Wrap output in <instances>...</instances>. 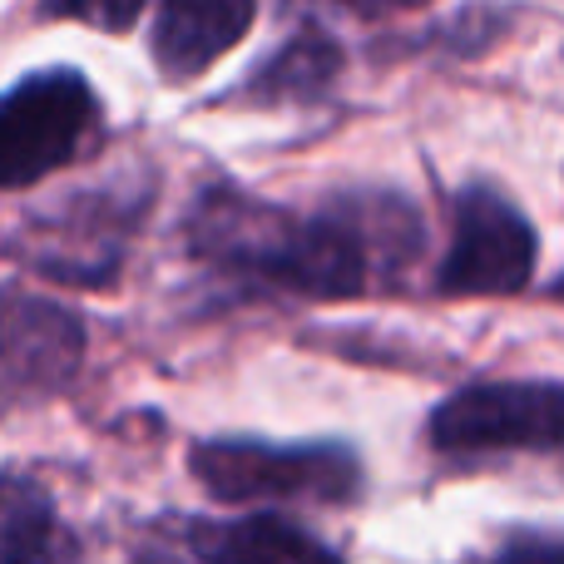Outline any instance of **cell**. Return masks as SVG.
<instances>
[{
  "instance_id": "1",
  "label": "cell",
  "mask_w": 564,
  "mask_h": 564,
  "mask_svg": "<svg viewBox=\"0 0 564 564\" xmlns=\"http://www.w3.org/2000/svg\"><path fill=\"white\" fill-rule=\"evenodd\" d=\"M184 248L224 302H351L401 292L426 253V218L401 188L357 184L322 204H273L208 178L184 214Z\"/></svg>"
},
{
  "instance_id": "2",
  "label": "cell",
  "mask_w": 564,
  "mask_h": 564,
  "mask_svg": "<svg viewBox=\"0 0 564 564\" xmlns=\"http://www.w3.org/2000/svg\"><path fill=\"white\" fill-rule=\"evenodd\" d=\"M154 169H124V174L99 178V184H79L69 194H55L50 204L30 208L0 253L15 258L40 282L105 292L124 278L129 253L154 214Z\"/></svg>"
},
{
  "instance_id": "3",
  "label": "cell",
  "mask_w": 564,
  "mask_h": 564,
  "mask_svg": "<svg viewBox=\"0 0 564 564\" xmlns=\"http://www.w3.org/2000/svg\"><path fill=\"white\" fill-rule=\"evenodd\" d=\"M188 476L218 506H357L367 490L351 441L204 436L188 446Z\"/></svg>"
},
{
  "instance_id": "4",
  "label": "cell",
  "mask_w": 564,
  "mask_h": 564,
  "mask_svg": "<svg viewBox=\"0 0 564 564\" xmlns=\"http://www.w3.org/2000/svg\"><path fill=\"white\" fill-rule=\"evenodd\" d=\"M105 139V105L85 69L45 65L0 89V194L45 184Z\"/></svg>"
},
{
  "instance_id": "5",
  "label": "cell",
  "mask_w": 564,
  "mask_h": 564,
  "mask_svg": "<svg viewBox=\"0 0 564 564\" xmlns=\"http://www.w3.org/2000/svg\"><path fill=\"white\" fill-rule=\"evenodd\" d=\"M436 456H560L564 451V381L555 377H486L466 381L426 421Z\"/></svg>"
},
{
  "instance_id": "6",
  "label": "cell",
  "mask_w": 564,
  "mask_h": 564,
  "mask_svg": "<svg viewBox=\"0 0 564 564\" xmlns=\"http://www.w3.org/2000/svg\"><path fill=\"white\" fill-rule=\"evenodd\" d=\"M540 234L525 208L490 178H470L451 194V234L431 288L436 297H516L535 282Z\"/></svg>"
},
{
  "instance_id": "7",
  "label": "cell",
  "mask_w": 564,
  "mask_h": 564,
  "mask_svg": "<svg viewBox=\"0 0 564 564\" xmlns=\"http://www.w3.org/2000/svg\"><path fill=\"white\" fill-rule=\"evenodd\" d=\"M85 312L25 288L20 278L0 282V406H40L65 397L85 371Z\"/></svg>"
},
{
  "instance_id": "8",
  "label": "cell",
  "mask_w": 564,
  "mask_h": 564,
  "mask_svg": "<svg viewBox=\"0 0 564 564\" xmlns=\"http://www.w3.org/2000/svg\"><path fill=\"white\" fill-rule=\"evenodd\" d=\"M258 0H159L149 25V59L164 85H194L228 50L248 40Z\"/></svg>"
},
{
  "instance_id": "9",
  "label": "cell",
  "mask_w": 564,
  "mask_h": 564,
  "mask_svg": "<svg viewBox=\"0 0 564 564\" xmlns=\"http://www.w3.org/2000/svg\"><path fill=\"white\" fill-rule=\"evenodd\" d=\"M154 555H194V560H312L337 555L322 535L273 510L238 520H198V516H159L149 525Z\"/></svg>"
},
{
  "instance_id": "10",
  "label": "cell",
  "mask_w": 564,
  "mask_h": 564,
  "mask_svg": "<svg viewBox=\"0 0 564 564\" xmlns=\"http://www.w3.org/2000/svg\"><path fill=\"white\" fill-rule=\"evenodd\" d=\"M347 69V50L327 25L307 20L297 25L278 50H268L224 99L214 105L224 109H312L322 99H332V89L341 85Z\"/></svg>"
},
{
  "instance_id": "11",
  "label": "cell",
  "mask_w": 564,
  "mask_h": 564,
  "mask_svg": "<svg viewBox=\"0 0 564 564\" xmlns=\"http://www.w3.org/2000/svg\"><path fill=\"white\" fill-rule=\"evenodd\" d=\"M0 560H79L50 486L20 466L0 470Z\"/></svg>"
},
{
  "instance_id": "12",
  "label": "cell",
  "mask_w": 564,
  "mask_h": 564,
  "mask_svg": "<svg viewBox=\"0 0 564 564\" xmlns=\"http://www.w3.org/2000/svg\"><path fill=\"white\" fill-rule=\"evenodd\" d=\"M516 30V10L510 6H490V0H470V6L451 10L446 20L426 30V35L406 40V45H436L446 55H486L500 40Z\"/></svg>"
},
{
  "instance_id": "13",
  "label": "cell",
  "mask_w": 564,
  "mask_h": 564,
  "mask_svg": "<svg viewBox=\"0 0 564 564\" xmlns=\"http://www.w3.org/2000/svg\"><path fill=\"white\" fill-rule=\"evenodd\" d=\"M149 0H40V20H75V25L129 35L139 25Z\"/></svg>"
},
{
  "instance_id": "14",
  "label": "cell",
  "mask_w": 564,
  "mask_h": 564,
  "mask_svg": "<svg viewBox=\"0 0 564 564\" xmlns=\"http://www.w3.org/2000/svg\"><path fill=\"white\" fill-rule=\"evenodd\" d=\"M496 560H564V535L560 530H510L490 550Z\"/></svg>"
},
{
  "instance_id": "15",
  "label": "cell",
  "mask_w": 564,
  "mask_h": 564,
  "mask_svg": "<svg viewBox=\"0 0 564 564\" xmlns=\"http://www.w3.org/2000/svg\"><path fill=\"white\" fill-rule=\"evenodd\" d=\"M322 6H337L361 20H377V15H401V10H426L431 0H322Z\"/></svg>"
},
{
  "instance_id": "16",
  "label": "cell",
  "mask_w": 564,
  "mask_h": 564,
  "mask_svg": "<svg viewBox=\"0 0 564 564\" xmlns=\"http://www.w3.org/2000/svg\"><path fill=\"white\" fill-rule=\"evenodd\" d=\"M550 297H555V302H564V273H560L555 282H550Z\"/></svg>"
}]
</instances>
